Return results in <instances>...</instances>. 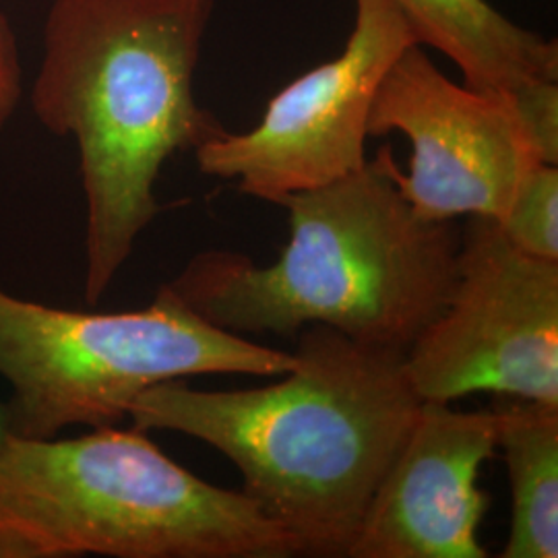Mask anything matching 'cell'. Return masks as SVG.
<instances>
[{
	"label": "cell",
	"mask_w": 558,
	"mask_h": 558,
	"mask_svg": "<svg viewBox=\"0 0 558 558\" xmlns=\"http://www.w3.org/2000/svg\"><path fill=\"white\" fill-rule=\"evenodd\" d=\"M283 380L203 391L168 380L129 408L133 428L172 430L220 451L242 493L296 539L302 557H345L383 476L418 418L405 350L327 325L296 336Z\"/></svg>",
	"instance_id": "1"
},
{
	"label": "cell",
	"mask_w": 558,
	"mask_h": 558,
	"mask_svg": "<svg viewBox=\"0 0 558 558\" xmlns=\"http://www.w3.org/2000/svg\"><path fill=\"white\" fill-rule=\"evenodd\" d=\"M218 0H52L32 110L80 149L83 299L98 304L158 218L163 163L226 133L195 98Z\"/></svg>",
	"instance_id": "2"
},
{
	"label": "cell",
	"mask_w": 558,
	"mask_h": 558,
	"mask_svg": "<svg viewBox=\"0 0 558 558\" xmlns=\"http://www.w3.org/2000/svg\"><path fill=\"white\" fill-rule=\"evenodd\" d=\"M391 147L317 189L279 201L290 242L274 265L205 251L163 283L201 319L239 336L296 339L327 325L360 343L408 350L458 278L456 220H422L393 180Z\"/></svg>",
	"instance_id": "3"
},
{
	"label": "cell",
	"mask_w": 558,
	"mask_h": 558,
	"mask_svg": "<svg viewBox=\"0 0 558 558\" xmlns=\"http://www.w3.org/2000/svg\"><path fill=\"white\" fill-rule=\"evenodd\" d=\"M290 558L300 544L242 490L182 468L145 430L0 445V558Z\"/></svg>",
	"instance_id": "4"
},
{
	"label": "cell",
	"mask_w": 558,
	"mask_h": 558,
	"mask_svg": "<svg viewBox=\"0 0 558 558\" xmlns=\"http://www.w3.org/2000/svg\"><path fill=\"white\" fill-rule=\"evenodd\" d=\"M294 352L201 319L161 286L145 308L83 313L0 286V377L9 435L54 439L71 426H117L154 385L199 375L276 377Z\"/></svg>",
	"instance_id": "5"
},
{
	"label": "cell",
	"mask_w": 558,
	"mask_h": 558,
	"mask_svg": "<svg viewBox=\"0 0 558 558\" xmlns=\"http://www.w3.org/2000/svg\"><path fill=\"white\" fill-rule=\"evenodd\" d=\"M403 364L422 401L488 391L558 405V260L519 251L495 218L468 216L453 292Z\"/></svg>",
	"instance_id": "6"
},
{
	"label": "cell",
	"mask_w": 558,
	"mask_h": 558,
	"mask_svg": "<svg viewBox=\"0 0 558 558\" xmlns=\"http://www.w3.org/2000/svg\"><path fill=\"white\" fill-rule=\"evenodd\" d=\"M354 2V29L341 54L288 83L255 129L226 131L195 149L203 174L236 180L240 193L278 205L368 161V112L380 80L418 40L393 0Z\"/></svg>",
	"instance_id": "7"
},
{
	"label": "cell",
	"mask_w": 558,
	"mask_h": 558,
	"mask_svg": "<svg viewBox=\"0 0 558 558\" xmlns=\"http://www.w3.org/2000/svg\"><path fill=\"white\" fill-rule=\"evenodd\" d=\"M399 131L412 143L410 172L393 166L401 197L422 220H502L523 177L542 161L507 94L449 80L424 46H408L380 80L368 137Z\"/></svg>",
	"instance_id": "8"
},
{
	"label": "cell",
	"mask_w": 558,
	"mask_h": 558,
	"mask_svg": "<svg viewBox=\"0 0 558 558\" xmlns=\"http://www.w3.org/2000/svg\"><path fill=\"white\" fill-rule=\"evenodd\" d=\"M495 451L493 410L458 412L424 401L345 557H488L478 539L488 509L478 476Z\"/></svg>",
	"instance_id": "9"
},
{
	"label": "cell",
	"mask_w": 558,
	"mask_h": 558,
	"mask_svg": "<svg viewBox=\"0 0 558 558\" xmlns=\"http://www.w3.org/2000/svg\"><path fill=\"white\" fill-rule=\"evenodd\" d=\"M420 46L453 60L463 83L509 94L530 81H558L557 40L505 17L486 0H393Z\"/></svg>",
	"instance_id": "10"
},
{
	"label": "cell",
	"mask_w": 558,
	"mask_h": 558,
	"mask_svg": "<svg viewBox=\"0 0 558 558\" xmlns=\"http://www.w3.org/2000/svg\"><path fill=\"white\" fill-rule=\"evenodd\" d=\"M511 484L502 558L558 557V405L509 398L493 408Z\"/></svg>",
	"instance_id": "11"
},
{
	"label": "cell",
	"mask_w": 558,
	"mask_h": 558,
	"mask_svg": "<svg viewBox=\"0 0 558 558\" xmlns=\"http://www.w3.org/2000/svg\"><path fill=\"white\" fill-rule=\"evenodd\" d=\"M507 240L536 259L558 260V168L536 163L499 221Z\"/></svg>",
	"instance_id": "12"
},
{
	"label": "cell",
	"mask_w": 558,
	"mask_h": 558,
	"mask_svg": "<svg viewBox=\"0 0 558 558\" xmlns=\"http://www.w3.org/2000/svg\"><path fill=\"white\" fill-rule=\"evenodd\" d=\"M542 163H558V81H530L507 94Z\"/></svg>",
	"instance_id": "13"
},
{
	"label": "cell",
	"mask_w": 558,
	"mask_h": 558,
	"mask_svg": "<svg viewBox=\"0 0 558 558\" xmlns=\"http://www.w3.org/2000/svg\"><path fill=\"white\" fill-rule=\"evenodd\" d=\"M23 96L20 44L9 17L0 11V133L13 119Z\"/></svg>",
	"instance_id": "14"
},
{
	"label": "cell",
	"mask_w": 558,
	"mask_h": 558,
	"mask_svg": "<svg viewBox=\"0 0 558 558\" xmlns=\"http://www.w3.org/2000/svg\"><path fill=\"white\" fill-rule=\"evenodd\" d=\"M9 437V426H7V412H4V403L0 401V445Z\"/></svg>",
	"instance_id": "15"
}]
</instances>
